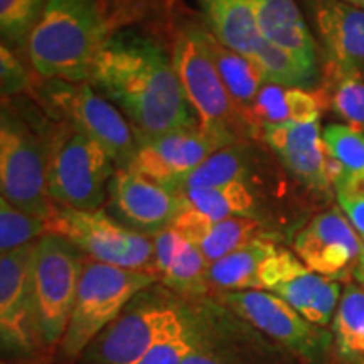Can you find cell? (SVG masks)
I'll return each mask as SVG.
<instances>
[{"instance_id":"74e56055","label":"cell","mask_w":364,"mask_h":364,"mask_svg":"<svg viewBox=\"0 0 364 364\" xmlns=\"http://www.w3.org/2000/svg\"><path fill=\"white\" fill-rule=\"evenodd\" d=\"M338 201L346 218L364 241V194H338Z\"/></svg>"},{"instance_id":"ba28073f","label":"cell","mask_w":364,"mask_h":364,"mask_svg":"<svg viewBox=\"0 0 364 364\" xmlns=\"http://www.w3.org/2000/svg\"><path fill=\"white\" fill-rule=\"evenodd\" d=\"M75 245L56 235L36 241L33 258L34 297L43 346L61 344L75 307L85 258Z\"/></svg>"},{"instance_id":"6da1fadb","label":"cell","mask_w":364,"mask_h":364,"mask_svg":"<svg viewBox=\"0 0 364 364\" xmlns=\"http://www.w3.org/2000/svg\"><path fill=\"white\" fill-rule=\"evenodd\" d=\"M90 80L130 118L139 136L194 127L172 58L154 39L136 33L110 36L95 58Z\"/></svg>"},{"instance_id":"52a82bcc","label":"cell","mask_w":364,"mask_h":364,"mask_svg":"<svg viewBox=\"0 0 364 364\" xmlns=\"http://www.w3.org/2000/svg\"><path fill=\"white\" fill-rule=\"evenodd\" d=\"M172 65L181 81L191 108L199 118V129L235 144V130L240 122L247 124L236 108L215 63L204 44V29L189 27L177 36Z\"/></svg>"},{"instance_id":"d4e9b609","label":"cell","mask_w":364,"mask_h":364,"mask_svg":"<svg viewBox=\"0 0 364 364\" xmlns=\"http://www.w3.org/2000/svg\"><path fill=\"white\" fill-rule=\"evenodd\" d=\"M332 161L338 164L336 194H364V134L349 125L332 124L322 132Z\"/></svg>"},{"instance_id":"3957f363","label":"cell","mask_w":364,"mask_h":364,"mask_svg":"<svg viewBox=\"0 0 364 364\" xmlns=\"http://www.w3.org/2000/svg\"><path fill=\"white\" fill-rule=\"evenodd\" d=\"M157 279L154 272L85 262L70 324L61 341L63 354L76 358L85 353L132 300L150 289Z\"/></svg>"},{"instance_id":"4fadbf2b","label":"cell","mask_w":364,"mask_h":364,"mask_svg":"<svg viewBox=\"0 0 364 364\" xmlns=\"http://www.w3.org/2000/svg\"><path fill=\"white\" fill-rule=\"evenodd\" d=\"M136 140L139 147L127 169L166 188L196 169L218 150L230 147L220 136L208 134L199 127L152 136H136Z\"/></svg>"},{"instance_id":"1f68e13d","label":"cell","mask_w":364,"mask_h":364,"mask_svg":"<svg viewBox=\"0 0 364 364\" xmlns=\"http://www.w3.org/2000/svg\"><path fill=\"white\" fill-rule=\"evenodd\" d=\"M332 90L326 95L332 110L346 120V125L364 134V78L356 75L331 76Z\"/></svg>"},{"instance_id":"d6a6232c","label":"cell","mask_w":364,"mask_h":364,"mask_svg":"<svg viewBox=\"0 0 364 364\" xmlns=\"http://www.w3.org/2000/svg\"><path fill=\"white\" fill-rule=\"evenodd\" d=\"M44 6L43 0H0V31L4 41L11 44L27 41Z\"/></svg>"},{"instance_id":"8992f818","label":"cell","mask_w":364,"mask_h":364,"mask_svg":"<svg viewBox=\"0 0 364 364\" xmlns=\"http://www.w3.org/2000/svg\"><path fill=\"white\" fill-rule=\"evenodd\" d=\"M46 235L61 236L95 262L157 273L154 240L98 209L81 211L54 204L46 220Z\"/></svg>"},{"instance_id":"7a4b0ae2","label":"cell","mask_w":364,"mask_h":364,"mask_svg":"<svg viewBox=\"0 0 364 364\" xmlns=\"http://www.w3.org/2000/svg\"><path fill=\"white\" fill-rule=\"evenodd\" d=\"M108 36L98 0H46L27 38L34 70L48 80H90L95 58Z\"/></svg>"},{"instance_id":"836d02e7","label":"cell","mask_w":364,"mask_h":364,"mask_svg":"<svg viewBox=\"0 0 364 364\" xmlns=\"http://www.w3.org/2000/svg\"><path fill=\"white\" fill-rule=\"evenodd\" d=\"M287 88L280 85L263 83L250 113L253 129H265L268 125H284L290 122L289 107L285 100Z\"/></svg>"},{"instance_id":"d6986e66","label":"cell","mask_w":364,"mask_h":364,"mask_svg":"<svg viewBox=\"0 0 364 364\" xmlns=\"http://www.w3.org/2000/svg\"><path fill=\"white\" fill-rule=\"evenodd\" d=\"M171 228L194 245L209 265L250 241L260 238V225L253 218H228L216 221L188 206H184Z\"/></svg>"},{"instance_id":"f546056e","label":"cell","mask_w":364,"mask_h":364,"mask_svg":"<svg viewBox=\"0 0 364 364\" xmlns=\"http://www.w3.org/2000/svg\"><path fill=\"white\" fill-rule=\"evenodd\" d=\"M213 332L211 321L194 312L184 324L150 349L139 364H182Z\"/></svg>"},{"instance_id":"7c38bea8","label":"cell","mask_w":364,"mask_h":364,"mask_svg":"<svg viewBox=\"0 0 364 364\" xmlns=\"http://www.w3.org/2000/svg\"><path fill=\"white\" fill-rule=\"evenodd\" d=\"M34 243L0 258V332L6 349L29 354L43 346L34 297Z\"/></svg>"},{"instance_id":"9c48e42d","label":"cell","mask_w":364,"mask_h":364,"mask_svg":"<svg viewBox=\"0 0 364 364\" xmlns=\"http://www.w3.org/2000/svg\"><path fill=\"white\" fill-rule=\"evenodd\" d=\"M0 189L14 206L48 220L54 203L48 188V147L6 108L0 125Z\"/></svg>"},{"instance_id":"2e32d148","label":"cell","mask_w":364,"mask_h":364,"mask_svg":"<svg viewBox=\"0 0 364 364\" xmlns=\"http://www.w3.org/2000/svg\"><path fill=\"white\" fill-rule=\"evenodd\" d=\"M314 19L329 58L331 76L364 78V11L341 0H314Z\"/></svg>"},{"instance_id":"484cf974","label":"cell","mask_w":364,"mask_h":364,"mask_svg":"<svg viewBox=\"0 0 364 364\" xmlns=\"http://www.w3.org/2000/svg\"><path fill=\"white\" fill-rule=\"evenodd\" d=\"M179 196L184 206L216 221L228 218H253L255 213V198L245 182L186 191Z\"/></svg>"},{"instance_id":"4dcf8cb0","label":"cell","mask_w":364,"mask_h":364,"mask_svg":"<svg viewBox=\"0 0 364 364\" xmlns=\"http://www.w3.org/2000/svg\"><path fill=\"white\" fill-rule=\"evenodd\" d=\"M46 235V221L0 199V252L11 253Z\"/></svg>"},{"instance_id":"ab89813d","label":"cell","mask_w":364,"mask_h":364,"mask_svg":"<svg viewBox=\"0 0 364 364\" xmlns=\"http://www.w3.org/2000/svg\"><path fill=\"white\" fill-rule=\"evenodd\" d=\"M359 272H364V248H363V253H361V257H359L358 267H356V270H354V273H359Z\"/></svg>"},{"instance_id":"ac0fdd59","label":"cell","mask_w":364,"mask_h":364,"mask_svg":"<svg viewBox=\"0 0 364 364\" xmlns=\"http://www.w3.org/2000/svg\"><path fill=\"white\" fill-rule=\"evenodd\" d=\"M270 292L284 299L300 316L318 327L329 326L343 295L338 282L312 272L292 252L287 253Z\"/></svg>"},{"instance_id":"5b68a950","label":"cell","mask_w":364,"mask_h":364,"mask_svg":"<svg viewBox=\"0 0 364 364\" xmlns=\"http://www.w3.org/2000/svg\"><path fill=\"white\" fill-rule=\"evenodd\" d=\"M193 311L164 294H139L125 311L88 346L93 364H139Z\"/></svg>"},{"instance_id":"277c9868","label":"cell","mask_w":364,"mask_h":364,"mask_svg":"<svg viewBox=\"0 0 364 364\" xmlns=\"http://www.w3.org/2000/svg\"><path fill=\"white\" fill-rule=\"evenodd\" d=\"M113 164L102 144L66 122L48 147L49 196L59 206L95 211L105 201L115 174Z\"/></svg>"},{"instance_id":"4316f807","label":"cell","mask_w":364,"mask_h":364,"mask_svg":"<svg viewBox=\"0 0 364 364\" xmlns=\"http://www.w3.org/2000/svg\"><path fill=\"white\" fill-rule=\"evenodd\" d=\"M260 71L265 83L285 86V88H302L312 85L316 80V66L307 65L280 46L263 39L260 46L248 58Z\"/></svg>"},{"instance_id":"8d00e7d4","label":"cell","mask_w":364,"mask_h":364,"mask_svg":"<svg viewBox=\"0 0 364 364\" xmlns=\"http://www.w3.org/2000/svg\"><path fill=\"white\" fill-rule=\"evenodd\" d=\"M182 364H241L233 354L226 349L218 339L216 332H213L204 343L199 346Z\"/></svg>"},{"instance_id":"f1b7e54d","label":"cell","mask_w":364,"mask_h":364,"mask_svg":"<svg viewBox=\"0 0 364 364\" xmlns=\"http://www.w3.org/2000/svg\"><path fill=\"white\" fill-rule=\"evenodd\" d=\"M336 344L346 358H364V289L349 284L332 318Z\"/></svg>"},{"instance_id":"7402d4cb","label":"cell","mask_w":364,"mask_h":364,"mask_svg":"<svg viewBox=\"0 0 364 364\" xmlns=\"http://www.w3.org/2000/svg\"><path fill=\"white\" fill-rule=\"evenodd\" d=\"M279 250L275 243L257 238L208 268V282L228 292L238 290H263V275L267 262Z\"/></svg>"},{"instance_id":"f35d334b","label":"cell","mask_w":364,"mask_h":364,"mask_svg":"<svg viewBox=\"0 0 364 364\" xmlns=\"http://www.w3.org/2000/svg\"><path fill=\"white\" fill-rule=\"evenodd\" d=\"M341 2L349 4V6L358 7V9H363V11H364V0H341Z\"/></svg>"},{"instance_id":"8fae6325","label":"cell","mask_w":364,"mask_h":364,"mask_svg":"<svg viewBox=\"0 0 364 364\" xmlns=\"http://www.w3.org/2000/svg\"><path fill=\"white\" fill-rule=\"evenodd\" d=\"M226 306L241 318L290 349L307 364H326L332 336L267 290H238L225 295Z\"/></svg>"},{"instance_id":"e575fe53","label":"cell","mask_w":364,"mask_h":364,"mask_svg":"<svg viewBox=\"0 0 364 364\" xmlns=\"http://www.w3.org/2000/svg\"><path fill=\"white\" fill-rule=\"evenodd\" d=\"M287 107H289L290 122L294 124H317L322 107L327 103L326 95L312 93L304 88H287Z\"/></svg>"},{"instance_id":"ffe728a7","label":"cell","mask_w":364,"mask_h":364,"mask_svg":"<svg viewBox=\"0 0 364 364\" xmlns=\"http://www.w3.org/2000/svg\"><path fill=\"white\" fill-rule=\"evenodd\" d=\"M157 275L169 289L182 295H201L208 290L209 263L201 252L172 228L154 236Z\"/></svg>"},{"instance_id":"44dd1931","label":"cell","mask_w":364,"mask_h":364,"mask_svg":"<svg viewBox=\"0 0 364 364\" xmlns=\"http://www.w3.org/2000/svg\"><path fill=\"white\" fill-rule=\"evenodd\" d=\"M263 39L316 66V43L294 0H250Z\"/></svg>"},{"instance_id":"5bb4252c","label":"cell","mask_w":364,"mask_h":364,"mask_svg":"<svg viewBox=\"0 0 364 364\" xmlns=\"http://www.w3.org/2000/svg\"><path fill=\"white\" fill-rule=\"evenodd\" d=\"M294 248L312 272L331 280H344L356 270L364 245L348 218L339 209H331L300 231Z\"/></svg>"},{"instance_id":"e0dca14e","label":"cell","mask_w":364,"mask_h":364,"mask_svg":"<svg viewBox=\"0 0 364 364\" xmlns=\"http://www.w3.org/2000/svg\"><path fill=\"white\" fill-rule=\"evenodd\" d=\"M263 134L273 152L304 184L318 193L331 189L329 154L318 130V122L268 125L263 129Z\"/></svg>"},{"instance_id":"603a6c76","label":"cell","mask_w":364,"mask_h":364,"mask_svg":"<svg viewBox=\"0 0 364 364\" xmlns=\"http://www.w3.org/2000/svg\"><path fill=\"white\" fill-rule=\"evenodd\" d=\"M204 16L218 41L243 54L252 56L263 41L250 0H199Z\"/></svg>"},{"instance_id":"cb8c5ba5","label":"cell","mask_w":364,"mask_h":364,"mask_svg":"<svg viewBox=\"0 0 364 364\" xmlns=\"http://www.w3.org/2000/svg\"><path fill=\"white\" fill-rule=\"evenodd\" d=\"M204 44H206L209 56L215 63L216 70L220 73V78L225 83L231 100L235 102L243 120L252 127L250 113H252V107L258 91L265 83L260 71L255 68L248 58L226 48L225 44L218 41L215 34L208 33V31H204Z\"/></svg>"},{"instance_id":"60d3db41","label":"cell","mask_w":364,"mask_h":364,"mask_svg":"<svg viewBox=\"0 0 364 364\" xmlns=\"http://www.w3.org/2000/svg\"><path fill=\"white\" fill-rule=\"evenodd\" d=\"M354 275H356V279L361 282L363 284V287H364V272H359V273H354Z\"/></svg>"},{"instance_id":"d590c367","label":"cell","mask_w":364,"mask_h":364,"mask_svg":"<svg viewBox=\"0 0 364 364\" xmlns=\"http://www.w3.org/2000/svg\"><path fill=\"white\" fill-rule=\"evenodd\" d=\"M0 75H2L0 83H2L4 97L22 93L29 88V76H27L24 66L6 44H2L0 48Z\"/></svg>"},{"instance_id":"30bf717a","label":"cell","mask_w":364,"mask_h":364,"mask_svg":"<svg viewBox=\"0 0 364 364\" xmlns=\"http://www.w3.org/2000/svg\"><path fill=\"white\" fill-rule=\"evenodd\" d=\"M49 105L66 118L70 125L102 144L110 152L118 169H127L134 159L139 140L120 110L93 86L81 81L51 80L44 86Z\"/></svg>"},{"instance_id":"9a60e30c","label":"cell","mask_w":364,"mask_h":364,"mask_svg":"<svg viewBox=\"0 0 364 364\" xmlns=\"http://www.w3.org/2000/svg\"><path fill=\"white\" fill-rule=\"evenodd\" d=\"M108 194L118 220L150 238L171 228L184 209L179 194L129 169L115 171Z\"/></svg>"},{"instance_id":"83f0119b","label":"cell","mask_w":364,"mask_h":364,"mask_svg":"<svg viewBox=\"0 0 364 364\" xmlns=\"http://www.w3.org/2000/svg\"><path fill=\"white\" fill-rule=\"evenodd\" d=\"M247 166L238 149L225 147L209 156L206 161L199 164L196 169L167 186V189L182 194L186 191L218 188L230 182H245L247 179Z\"/></svg>"}]
</instances>
